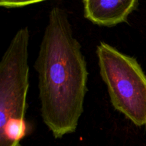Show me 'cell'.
<instances>
[{"label":"cell","mask_w":146,"mask_h":146,"mask_svg":"<svg viewBox=\"0 0 146 146\" xmlns=\"http://www.w3.org/2000/svg\"><path fill=\"white\" fill-rule=\"evenodd\" d=\"M35 68L44 123L55 138L75 132L84 111L88 71L81 44L59 7L50 11Z\"/></svg>","instance_id":"6da1fadb"},{"label":"cell","mask_w":146,"mask_h":146,"mask_svg":"<svg viewBox=\"0 0 146 146\" xmlns=\"http://www.w3.org/2000/svg\"><path fill=\"white\" fill-rule=\"evenodd\" d=\"M27 27L12 38L0 63V146H21L27 134L25 113L29 90Z\"/></svg>","instance_id":"7a4b0ae2"},{"label":"cell","mask_w":146,"mask_h":146,"mask_svg":"<svg viewBox=\"0 0 146 146\" xmlns=\"http://www.w3.org/2000/svg\"><path fill=\"white\" fill-rule=\"evenodd\" d=\"M97 56L113 106L136 126L146 127V75L141 65L105 42L97 47Z\"/></svg>","instance_id":"3957f363"},{"label":"cell","mask_w":146,"mask_h":146,"mask_svg":"<svg viewBox=\"0 0 146 146\" xmlns=\"http://www.w3.org/2000/svg\"><path fill=\"white\" fill-rule=\"evenodd\" d=\"M84 16L94 24L113 27L126 21L138 0H84Z\"/></svg>","instance_id":"277c9868"},{"label":"cell","mask_w":146,"mask_h":146,"mask_svg":"<svg viewBox=\"0 0 146 146\" xmlns=\"http://www.w3.org/2000/svg\"><path fill=\"white\" fill-rule=\"evenodd\" d=\"M43 1L44 0H0V5L6 8H14L24 7Z\"/></svg>","instance_id":"5b68a950"}]
</instances>
